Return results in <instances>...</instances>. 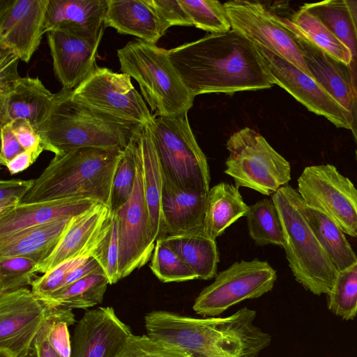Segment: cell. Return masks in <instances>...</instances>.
Segmentation results:
<instances>
[{"label": "cell", "mask_w": 357, "mask_h": 357, "mask_svg": "<svg viewBox=\"0 0 357 357\" xmlns=\"http://www.w3.org/2000/svg\"><path fill=\"white\" fill-rule=\"evenodd\" d=\"M168 53L194 97L266 89L274 85L255 44L232 29L208 34L168 50Z\"/></svg>", "instance_id": "1"}, {"label": "cell", "mask_w": 357, "mask_h": 357, "mask_svg": "<svg viewBox=\"0 0 357 357\" xmlns=\"http://www.w3.org/2000/svg\"><path fill=\"white\" fill-rule=\"evenodd\" d=\"M256 311L247 307L225 317L195 318L165 310L144 317L147 335L174 345L192 357H258L271 335L254 324Z\"/></svg>", "instance_id": "2"}, {"label": "cell", "mask_w": 357, "mask_h": 357, "mask_svg": "<svg viewBox=\"0 0 357 357\" xmlns=\"http://www.w3.org/2000/svg\"><path fill=\"white\" fill-rule=\"evenodd\" d=\"M123 152L82 147L54 155L22 202L91 199L110 208L113 180Z\"/></svg>", "instance_id": "3"}, {"label": "cell", "mask_w": 357, "mask_h": 357, "mask_svg": "<svg viewBox=\"0 0 357 357\" xmlns=\"http://www.w3.org/2000/svg\"><path fill=\"white\" fill-rule=\"evenodd\" d=\"M142 126L93 109L73 99L72 90L61 89L38 131L45 151L60 155L82 147L123 151Z\"/></svg>", "instance_id": "4"}, {"label": "cell", "mask_w": 357, "mask_h": 357, "mask_svg": "<svg viewBox=\"0 0 357 357\" xmlns=\"http://www.w3.org/2000/svg\"><path fill=\"white\" fill-rule=\"evenodd\" d=\"M121 71L134 78L155 116L188 113L195 97L173 65L168 50L137 39L116 51Z\"/></svg>", "instance_id": "5"}, {"label": "cell", "mask_w": 357, "mask_h": 357, "mask_svg": "<svg viewBox=\"0 0 357 357\" xmlns=\"http://www.w3.org/2000/svg\"><path fill=\"white\" fill-rule=\"evenodd\" d=\"M298 194L287 184L272 195L282 224L286 258L296 280L305 289L317 296L328 294L339 271L301 213Z\"/></svg>", "instance_id": "6"}, {"label": "cell", "mask_w": 357, "mask_h": 357, "mask_svg": "<svg viewBox=\"0 0 357 357\" xmlns=\"http://www.w3.org/2000/svg\"><path fill=\"white\" fill-rule=\"evenodd\" d=\"M147 126L164 175L181 187L208 193L209 165L191 130L188 113L154 116Z\"/></svg>", "instance_id": "7"}, {"label": "cell", "mask_w": 357, "mask_h": 357, "mask_svg": "<svg viewBox=\"0 0 357 357\" xmlns=\"http://www.w3.org/2000/svg\"><path fill=\"white\" fill-rule=\"evenodd\" d=\"M226 147L229 156L225 173L236 187L268 196L291 180L290 163L255 130L246 127L234 132Z\"/></svg>", "instance_id": "8"}, {"label": "cell", "mask_w": 357, "mask_h": 357, "mask_svg": "<svg viewBox=\"0 0 357 357\" xmlns=\"http://www.w3.org/2000/svg\"><path fill=\"white\" fill-rule=\"evenodd\" d=\"M276 271L266 261L241 260L220 271L195 300L193 310L199 315L215 317L247 299L261 297L271 291Z\"/></svg>", "instance_id": "9"}, {"label": "cell", "mask_w": 357, "mask_h": 357, "mask_svg": "<svg viewBox=\"0 0 357 357\" xmlns=\"http://www.w3.org/2000/svg\"><path fill=\"white\" fill-rule=\"evenodd\" d=\"M303 200L331 218L346 234L357 238V189L329 164L306 167L298 178Z\"/></svg>", "instance_id": "10"}, {"label": "cell", "mask_w": 357, "mask_h": 357, "mask_svg": "<svg viewBox=\"0 0 357 357\" xmlns=\"http://www.w3.org/2000/svg\"><path fill=\"white\" fill-rule=\"evenodd\" d=\"M73 99L121 121L149 125L154 116L135 89L131 77L107 68L96 67L72 90Z\"/></svg>", "instance_id": "11"}, {"label": "cell", "mask_w": 357, "mask_h": 357, "mask_svg": "<svg viewBox=\"0 0 357 357\" xmlns=\"http://www.w3.org/2000/svg\"><path fill=\"white\" fill-rule=\"evenodd\" d=\"M136 134L134 137L136 175L133 190L128 201L114 211L119 229V280L146 264L152 257L155 244L151 234L145 199L142 167Z\"/></svg>", "instance_id": "12"}, {"label": "cell", "mask_w": 357, "mask_h": 357, "mask_svg": "<svg viewBox=\"0 0 357 357\" xmlns=\"http://www.w3.org/2000/svg\"><path fill=\"white\" fill-rule=\"evenodd\" d=\"M224 5L232 29L312 77L295 36L280 22L278 15L255 1L235 0Z\"/></svg>", "instance_id": "13"}, {"label": "cell", "mask_w": 357, "mask_h": 357, "mask_svg": "<svg viewBox=\"0 0 357 357\" xmlns=\"http://www.w3.org/2000/svg\"><path fill=\"white\" fill-rule=\"evenodd\" d=\"M255 45L274 84L284 89L310 112L325 117L338 128L351 130L349 113L314 78L268 49Z\"/></svg>", "instance_id": "14"}, {"label": "cell", "mask_w": 357, "mask_h": 357, "mask_svg": "<svg viewBox=\"0 0 357 357\" xmlns=\"http://www.w3.org/2000/svg\"><path fill=\"white\" fill-rule=\"evenodd\" d=\"M50 312L43 302L26 287L0 294V348L16 357L34 343Z\"/></svg>", "instance_id": "15"}, {"label": "cell", "mask_w": 357, "mask_h": 357, "mask_svg": "<svg viewBox=\"0 0 357 357\" xmlns=\"http://www.w3.org/2000/svg\"><path fill=\"white\" fill-rule=\"evenodd\" d=\"M50 0H0V48L28 63L44 32Z\"/></svg>", "instance_id": "16"}, {"label": "cell", "mask_w": 357, "mask_h": 357, "mask_svg": "<svg viewBox=\"0 0 357 357\" xmlns=\"http://www.w3.org/2000/svg\"><path fill=\"white\" fill-rule=\"evenodd\" d=\"M132 335L112 307L87 310L75 325L70 357H116Z\"/></svg>", "instance_id": "17"}, {"label": "cell", "mask_w": 357, "mask_h": 357, "mask_svg": "<svg viewBox=\"0 0 357 357\" xmlns=\"http://www.w3.org/2000/svg\"><path fill=\"white\" fill-rule=\"evenodd\" d=\"M53 70L62 89L73 90L96 68L98 47L71 32L47 33Z\"/></svg>", "instance_id": "18"}, {"label": "cell", "mask_w": 357, "mask_h": 357, "mask_svg": "<svg viewBox=\"0 0 357 357\" xmlns=\"http://www.w3.org/2000/svg\"><path fill=\"white\" fill-rule=\"evenodd\" d=\"M107 0H50L44 32L63 30L99 47L106 28Z\"/></svg>", "instance_id": "19"}, {"label": "cell", "mask_w": 357, "mask_h": 357, "mask_svg": "<svg viewBox=\"0 0 357 357\" xmlns=\"http://www.w3.org/2000/svg\"><path fill=\"white\" fill-rule=\"evenodd\" d=\"M111 216V208L101 203L74 216L54 252L37 266V273L44 274L66 261L90 256Z\"/></svg>", "instance_id": "20"}, {"label": "cell", "mask_w": 357, "mask_h": 357, "mask_svg": "<svg viewBox=\"0 0 357 357\" xmlns=\"http://www.w3.org/2000/svg\"><path fill=\"white\" fill-rule=\"evenodd\" d=\"M291 32L300 46L312 77L351 115V131L354 139H357V98L347 66Z\"/></svg>", "instance_id": "21"}, {"label": "cell", "mask_w": 357, "mask_h": 357, "mask_svg": "<svg viewBox=\"0 0 357 357\" xmlns=\"http://www.w3.org/2000/svg\"><path fill=\"white\" fill-rule=\"evenodd\" d=\"M54 97L38 77H21L8 91L0 94V127L24 119L38 130L47 116Z\"/></svg>", "instance_id": "22"}, {"label": "cell", "mask_w": 357, "mask_h": 357, "mask_svg": "<svg viewBox=\"0 0 357 357\" xmlns=\"http://www.w3.org/2000/svg\"><path fill=\"white\" fill-rule=\"evenodd\" d=\"M208 194L181 187L164 175L162 213L165 236L203 229Z\"/></svg>", "instance_id": "23"}, {"label": "cell", "mask_w": 357, "mask_h": 357, "mask_svg": "<svg viewBox=\"0 0 357 357\" xmlns=\"http://www.w3.org/2000/svg\"><path fill=\"white\" fill-rule=\"evenodd\" d=\"M105 27L155 44L168 29L151 0H107Z\"/></svg>", "instance_id": "24"}, {"label": "cell", "mask_w": 357, "mask_h": 357, "mask_svg": "<svg viewBox=\"0 0 357 357\" xmlns=\"http://www.w3.org/2000/svg\"><path fill=\"white\" fill-rule=\"evenodd\" d=\"M98 203L79 198L21 202L0 213V237L31 226L78 215Z\"/></svg>", "instance_id": "25"}, {"label": "cell", "mask_w": 357, "mask_h": 357, "mask_svg": "<svg viewBox=\"0 0 357 357\" xmlns=\"http://www.w3.org/2000/svg\"><path fill=\"white\" fill-rule=\"evenodd\" d=\"M72 218L31 226L0 237V258L24 257L39 265L54 252Z\"/></svg>", "instance_id": "26"}, {"label": "cell", "mask_w": 357, "mask_h": 357, "mask_svg": "<svg viewBox=\"0 0 357 357\" xmlns=\"http://www.w3.org/2000/svg\"><path fill=\"white\" fill-rule=\"evenodd\" d=\"M136 142L142 162L144 189L153 238L164 237L162 213L163 170L150 130L143 126L136 134Z\"/></svg>", "instance_id": "27"}, {"label": "cell", "mask_w": 357, "mask_h": 357, "mask_svg": "<svg viewBox=\"0 0 357 357\" xmlns=\"http://www.w3.org/2000/svg\"><path fill=\"white\" fill-rule=\"evenodd\" d=\"M160 238L187 264L197 279L207 280L216 276L220 261L216 241L203 229Z\"/></svg>", "instance_id": "28"}, {"label": "cell", "mask_w": 357, "mask_h": 357, "mask_svg": "<svg viewBox=\"0 0 357 357\" xmlns=\"http://www.w3.org/2000/svg\"><path fill=\"white\" fill-rule=\"evenodd\" d=\"M298 207L314 235L338 271L351 266L357 255L339 226L322 211L308 206L298 194Z\"/></svg>", "instance_id": "29"}, {"label": "cell", "mask_w": 357, "mask_h": 357, "mask_svg": "<svg viewBox=\"0 0 357 357\" xmlns=\"http://www.w3.org/2000/svg\"><path fill=\"white\" fill-rule=\"evenodd\" d=\"M248 210L249 206L244 202L238 188L221 182L208 192L203 229L215 239L239 218L246 216Z\"/></svg>", "instance_id": "30"}, {"label": "cell", "mask_w": 357, "mask_h": 357, "mask_svg": "<svg viewBox=\"0 0 357 357\" xmlns=\"http://www.w3.org/2000/svg\"><path fill=\"white\" fill-rule=\"evenodd\" d=\"M303 6L317 16L349 50L351 61L348 69L357 98V37L344 0L305 3Z\"/></svg>", "instance_id": "31"}, {"label": "cell", "mask_w": 357, "mask_h": 357, "mask_svg": "<svg viewBox=\"0 0 357 357\" xmlns=\"http://www.w3.org/2000/svg\"><path fill=\"white\" fill-rule=\"evenodd\" d=\"M290 31L301 36L347 67L351 61L349 50L314 15L303 5L290 18L280 17Z\"/></svg>", "instance_id": "32"}, {"label": "cell", "mask_w": 357, "mask_h": 357, "mask_svg": "<svg viewBox=\"0 0 357 357\" xmlns=\"http://www.w3.org/2000/svg\"><path fill=\"white\" fill-rule=\"evenodd\" d=\"M109 281L103 271L87 275L40 298L49 308L87 309L102 303Z\"/></svg>", "instance_id": "33"}, {"label": "cell", "mask_w": 357, "mask_h": 357, "mask_svg": "<svg viewBox=\"0 0 357 357\" xmlns=\"http://www.w3.org/2000/svg\"><path fill=\"white\" fill-rule=\"evenodd\" d=\"M245 217L249 236L257 245H275L284 248L282 224L272 197L262 199L249 206Z\"/></svg>", "instance_id": "34"}, {"label": "cell", "mask_w": 357, "mask_h": 357, "mask_svg": "<svg viewBox=\"0 0 357 357\" xmlns=\"http://www.w3.org/2000/svg\"><path fill=\"white\" fill-rule=\"evenodd\" d=\"M328 295V307L344 320L353 319L357 314V260L338 272Z\"/></svg>", "instance_id": "35"}, {"label": "cell", "mask_w": 357, "mask_h": 357, "mask_svg": "<svg viewBox=\"0 0 357 357\" xmlns=\"http://www.w3.org/2000/svg\"><path fill=\"white\" fill-rule=\"evenodd\" d=\"M193 26L211 33L231 29L224 3L216 0H178Z\"/></svg>", "instance_id": "36"}, {"label": "cell", "mask_w": 357, "mask_h": 357, "mask_svg": "<svg viewBox=\"0 0 357 357\" xmlns=\"http://www.w3.org/2000/svg\"><path fill=\"white\" fill-rule=\"evenodd\" d=\"M149 268L162 282H180L197 279L187 264L160 238L155 241Z\"/></svg>", "instance_id": "37"}, {"label": "cell", "mask_w": 357, "mask_h": 357, "mask_svg": "<svg viewBox=\"0 0 357 357\" xmlns=\"http://www.w3.org/2000/svg\"><path fill=\"white\" fill-rule=\"evenodd\" d=\"M90 256L98 262L109 284H114L119 280V229L117 218L114 212H112L111 218L91 250Z\"/></svg>", "instance_id": "38"}, {"label": "cell", "mask_w": 357, "mask_h": 357, "mask_svg": "<svg viewBox=\"0 0 357 357\" xmlns=\"http://www.w3.org/2000/svg\"><path fill=\"white\" fill-rule=\"evenodd\" d=\"M135 135L123 150L114 177L110 204L112 212L128 201L133 190L136 175Z\"/></svg>", "instance_id": "39"}, {"label": "cell", "mask_w": 357, "mask_h": 357, "mask_svg": "<svg viewBox=\"0 0 357 357\" xmlns=\"http://www.w3.org/2000/svg\"><path fill=\"white\" fill-rule=\"evenodd\" d=\"M38 264L24 257L0 258V294L31 285Z\"/></svg>", "instance_id": "40"}, {"label": "cell", "mask_w": 357, "mask_h": 357, "mask_svg": "<svg viewBox=\"0 0 357 357\" xmlns=\"http://www.w3.org/2000/svg\"><path fill=\"white\" fill-rule=\"evenodd\" d=\"M116 357H192L174 345L156 341L147 335H132Z\"/></svg>", "instance_id": "41"}, {"label": "cell", "mask_w": 357, "mask_h": 357, "mask_svg": "<svg viewBox=\"0 0 357 357\" xmlns=\"http://www.w3.org/2000/svg\"><path fill=\"white\" fill-rule=\"evenodd\" d=\"M75 321L72 310L50 308L45 323L47 339L52 347L61 357H70L71 338L68 327Z\"/></svg>", "instance_id": "42"}, {"label": "cell", "mask_w": 357, "mask_h": 357, "mask_svg": "<svg viewBox=\"0 0 357 357\" xmlns=\"http://www.w3.org/2000/svg\"><path fill=\"white\" fill-rule=\"evenodd\" d=\"M89 257H79L66 261L43 275L37 277L31 285L32 292L38 298H42L58 290L63 286L68 273L85 262Z\"/></svg>", "instance_id": "43"}, {"label": "cell", "mask_w": 357, "mask_h": 357, "mask_svg": "<svg viewBox=\"0 0 357 357\" xmlns=\"http://www.w3.org/2000/svg\"><path fill=\"white\" fill-rule=\"evenodd\" d=\"M34 179L13 178L0 181V213L20 204L31 190Z\"/></svg>", "instance_id": "44"}, {"label": "cell", "mask_w": 357, "mask_h": 357, "mask_svg": "<svg viewBox=\"0 0 357 357\" xmlns=\"http://www.w3.org/2000/svg\"><path fill=\"white\" fill-rule=\"evenodd\" d=\"M10 123L13 133L24 151L32 152L38 158L45 151L38 131L24 119H17Z\"/></svg>", "instance_id": "45"}, {"label": "cell", "mask_w": 357, "mask_h": 357, "mask_svg": "<svg viewBox=\"0 0 357 357\" xmlns=\"http://www.w3.org/2000/svg\"><path fill=\"white\" fill-rule=\"evenodd\" d=\"M151 2L168 28L175 25H193L178 0H151Z\"/></svg>", "instance_id": "46"}, {"label": "cell", "mask_w": 357, "mask_h": 357, "mask_svg": "<svg viewBox=\"0 0 357 357\" xmlns=\"http://www.w3.org/2000/svg\"><path fill=\"white\" fill-rule=\"evenodd\" d=\"M20 60L13 51L0 48V94L8 91L22 77L17 70Z\"/></svg>", "instance_id": "47"}, {"label": "cell", "mask_w": 357, "mask_h": 357, "mask_svg": "<svg viewBox=\"0 0 357 357\" xmlns=\"http://www.w3.org/2000/svg\"><path fill=\"white\" fill-rule=\"evenodd\" d=\"M0 128L1 137L0 163L5 166L15 156L23 152L24 149L13 133L10 123L1 126Z\"/></svg>", "instance_id": "48"}, {"label": "cell", "mask_w": 357, "mask_h": 357, "mask_svg": "<svg viewBox=\"0 0 357 357\" xmlns=\"http://www.w3.org/2000/svg\"><path fill=\"white\" fill-rule=\"evenodd\" d=\"M103 271L98 262L92 257L68 273L61 287L73 283L91 274Z\"/></svg>", "instance_id": "49"}, {"label": "cell", "mask_w": 357, "mask_h": 357, "mask_svg": "<svg viewBox=\"0 0 357 357\" xmlns=\"http://www.w3.org/2000/svg\"><path fill=\"white\" fill-rule=\"evenodd\" d=\"M33 344L36 348L38 357H61L48 341L47 328L45 321L36 337Z\"/></svg>", "instance_id": "50"}, {"label": "cell", "mask_w": 357, "mask_h": 357, "mask_svg": "<svg viewBox=\"0 0 357 357\" xmlns=\"http://www.w3.org/2000/svg\"><path fill=\"white\" fill-rule=\"evenodd\" d=\"M38 158L32 152L24 151L9 161L5 166L11 174L23 172L30 167Z\"/></svg>", "instance_id": "51"}, {"label": "cell", "mask_w": 357, "mask_h": 357, "mask_svg": "<svg viewBox=\"0 0 357 357\" xmlns=\"http://www.w3.org/2000/svg\"><path fill=\"white\" fill-rule=\"evenodd\" d=\"M352 19L357 37V1L344 0Z\"/></svg>", "instance_id": "52"}, {"label": "cell", "mask_w": 357, "mask_h": 357, "mask_svg": "<svg viewBox=\"0 0 357 357\" xmlns=\"http://www.w3.org/2000/svg\"><path fill=\"white\" fill-rule=\"evenodd\" d=\"M19 357H38L34 344L26 353Z\"/></svg>", "instance_id": "53"}, {"label": "cell", "mask_w": 357, "mask_h": 357, "mask_svg": "<svg viewBox=\"0 0 357 357\" xmlns=\"http://www.w3.org/2000/svg\"><path fill=\"white\" fill-rule=\"evenodd\" d=\"M0 357H16L13 353L8 349L0 348Z\"/></svg>", "instance_id": "54"}, {"label": "cell", "mask_w": 357, "mask_h": 357, "mask_svg": "<svg viewBox=\"0 0 357 357\" xmlns=\"http://www.w3.org/2000/svg\"><path fill=\"white\" fill-rule=\"evenodd\" d=\"M354 141H355V143H356L355 153H356V160H357V139H355Z\"/></svg>", "instance_id": "55"}]
</instances>
